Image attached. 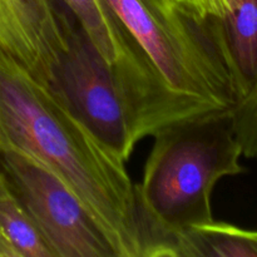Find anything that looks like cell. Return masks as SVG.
<instances>
[{
  "label": "cell",
  "instance_id": "cell-1",
  "mask_svg": "<svg viewBox=\"0 0 257 257\" xmlns=\"http://www.w3.org/2000/svg\"><path fill=\"white\" fill-rule=\"evenodd\" d=\"M25 153L80 198L115 257H141L135 185L125 165L57 90L0 47V151Z\"/></svg>",
  "mask_w": 257,
  "mask_h": 257
},
{
  "label": "cell",
  "instance_id": "cell-2",
  "mask_svg": "<svg viewBox=\"0 0 257 257\" xmlns=\"http://www.w3.org/2000/svg\"><path fill=\"white\" fill-rule=\"evenodd\" d=\"M153 137L142 181L135 185L141 257H153L170 235L213 221L215 186L245 172L233 107L172 123Z\"/></svg>",
  "mask_w": 257,
  "mask_h": 257
},
{
  "label": "cell",
  "instance_id": "cell-3",
  "mask_svg": "<svg viewBox=\"0 0 257 257\" xmlns=\"http://www.w3.org/2000/svg\"><path fill=\"white\" fill-rule=\"evenodd\" d=\"M105 3L182 119L230 109L252 90L241 80L222 19L168 9L160 0Z\"/></svg>",
  "mask_w": 257,
  "mask_h": 257
},
{
  "label": "cell",
  "instance_id": "cell-4",
  "mask_svg": "<svg viewBox=\"0 0 257 257\" xmlns=\"http://www.w3.org/2000/svg\"><path fill=\"white\" fill-rule=\"evenodd\" d=\"M64 47L52 87L88 130L127 163L140 142L132 105L114 68L62 13Z\"/></svg>",
  "mask_w": 257,
  "mask_h": 257
},
{
  "label": "cell",
  "instance_id": "cell-5",
  "mask_svg": "<svg viewBox=\"0 0 257 257\" xmlns=\"http://www.w3.org/2000/svg\"><path fill=\"white\" fill-rule=\"evenodd\" d=\"M0 170L54 257H115L80 198L54 171L13 150L0 151Z\"/></svg>",
  "mask_w": 257,
  "mask_h": 257
},
{
  "label": "cell",
  "instance_id": "cell-6",
  "mask_svg": "<svg viewBox=\"0 0 257 257\" xmlns=\"http://www.w3.org/2000/svg\"><path fill=\"white\" fill-rule=\"evenodd\" d=\"M153 257H257V236L253 231L213 220L170 235Z\"/></svg>",
  "mask_w": 257,
  "mask_h": 257
},
{
  "label": "cell",
  "instance_id": "cell-7",
  "mask_svg": "<svg viewBox=\"0 0 257 257\" xmlns=\"http://www.w3.org/2000/svg\"><path fill=\"white\" fill-rule=\"evenodd\" d=\"M78 20L88 39L112 67L130 53V40L123 25L105 0H63Z\"/></svg>",
  "mask_w": 257,
  "mask_h": 257
},
{
  "label": "cell",
  "instance_id": "cell-8",
  "mask_svg": "<svg viewBox=\"0 0 257 257\" xmlns=\"http://www.w3.org/2000/svg\"><path fill=\"white\" fill-rule=\"evenodd\" d=\"M257 0H232L223 18L228 45L241 80L248 90L257 77Z\"/></svg>",
  "mask_w": 257,
  "mask_h": 257
},
{
  "label": "cell",
  "instance_id": "cell-9",
  "mask_svg": "<svg viewBox=\"0 0 257 257\" xmlns=\"http://www.w3.org/2000/svg\"><path fill=\"white\" fill-rule=\"evenodd\" d=\"M256 110L257 88L250 90L233 105L236 135L242 148V155L248 158L256 155Z\"/></svg>",
  "mask_w": 257,
  "mask_h": 257
},
{
  "label": "cell",
  "instance_id": "cell-10",
  "mask_svg": "<svg viewBox=\"0 0 257 257\" xmlns=\"http://www.w3.org/2000/svg\"><path fill=\"white\" fill-rule=\"evenodd\" d=\"M170 9H188L202 19L225 18V9L220 0H160Z\"/></svg>",
  "mask_w": 257,
  "mask_h": 257
},
{
  "label": "cell",
  "instance_id": "cell-11",
  "mask_svg": "<svg viewBox=\"0 0 257 257\" xmlns=\"http://www.w3.org/2000/svg\"><path fill=\"white\" fill-rule=\"evenodd\" d=\"M220 2H221V4H222L223 9H225V15H226V13H227L228 9H230L232 0H220Z\"/></svg>",
  "mask_w": 257,
  "mask_h": 257
}]
</instances>
